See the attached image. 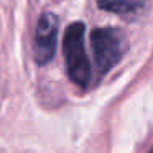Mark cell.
Instances as JSON below:
<instances>
[{"label":"cell","mask_w":153,"mask_h":153,"mask_svg":"<svg viewBox=\"0 0 153 153\" xmlns=\"http://www.w3.org/2000/svg\"><path fill=\"white\" fill-rule=\"evenodd\" d=\"M84 23L76 22L66 28L63 38V54L66 59L68 76L81 87H87L91 81V63L84 48Z\"/></svg>","instance_id":"6da1fadb"},{"label":"cell","mask_w":153,"mask_h":153,"mask_svg":"<svg viewBox=\"0 0 153 153\" xmlns=\"http://www.w3.org/2000/svg\"><path fill=\"white\" fill-rule=\"evenodd\" d=\"M91 46L99 74H105L120 61L123 51V36L115 28H97L91 33Z\"/></svg>","instance_id":"7a4b0ae2"},{"label":"cell","mask_w":153,"mask_h":153,"mask_svg":"<svg viewBox=\"0 0 153 153\" xmlns=\"http://www.w3.org/2000/svg\"><path fill=\"white\" fill-rule=\"evenodd\" d=\"M58 18L51 12L41 13L33 40V56L38 64H48L56 51Z\"/></svg>","instance_id":"3957f363"},{"label":"cell","mask_w":153,"mask_h":153,"mask_svg":"<svg viewBox=\"0 0 153 153\" xmlns=\"http://www.w3.org/2000/svg\"><path fill=\"white\" fill-rule=\"evenodd\" d=\"M99 8L122 17H137L145 12L148 0H97Z\"/></svg>","instance_id":"277c9868"},{"label":"cell","mask_w":153,"mask_h":153,"mask_svg":"<svg viewBox=\"0 0 153 153\" xmlns=\"http://www.w3.org/2000/svg\"><path fill=\"white\" fill-rule=\"evenodd\" d=\"M150 153H153V148H152V150H150Z\"/></svg>","instance_id":"5b68a950"}]
</instances>
